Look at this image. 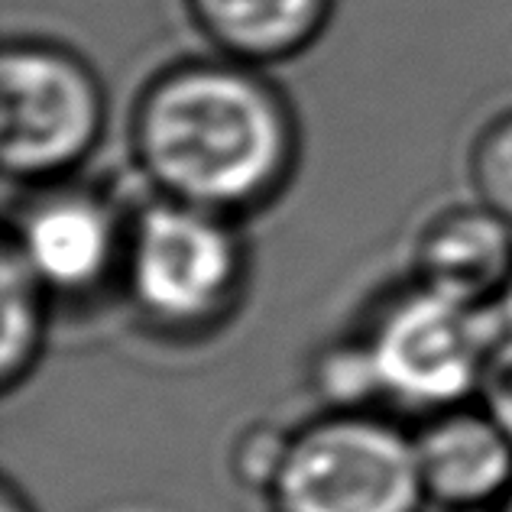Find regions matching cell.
<instances>
[{
	"mask_svg": "<svg viewBox=\"0 0 512 512\" xmlns=\"http://www.w3.org/2000/svg\"><path fill=\"white\" fill-rule=\"evenodd\" d=\"M299 153L279 85L218 52L159 69L130 111V159L150 192L237 221L286 192Z\"/></svg>",
	"mask_w": 512,
	"mask_h": 512,
	"instance_id": "6da1fadb",
	"label": "cell"
},
{
	"mask_svg": "<svg viewBox=\"0 0 512 512\" xmlns=\"http://www.w3.org/2000/svg\"><path fill=\"white\" fill-rule=\"evenodd\" d=\"M247 279L250 250L237 218L159 195L130 208L120 289L159 338L195 341L227 325Z\"/></svg>",
	"mask_w": 512,
	"mask_h": 512,
	"instance_id": "7a4b0ae2",
	"label": "cell"
},
{
	"mask_svg": "<svg viewBox=\"0 0 512 512\" xmlns=\"http://www.w3.org/2000/svg\"><path fill=\"white\" fill-rule=\"evenodd\" d=\"M269 512H425L415 438L376 409H325L289 428Z\"/></svg>",
	"mask_w": 512,
	"mask_h": 512,
	"instance_id": "3957f363",
	"label": "cell"
},
{
	"mask_svg": "<svg viewBox=\"0 0 512 512\" xmlns=\"http://www.w3.org/2000/svg\"><path fill=\"white\" fill-rule=\"evenodd\" d=\"M7 182L36 188L72 179L107 130V91L94 65L62 43L10 36L0 59Z\"/></svg>",
	"mask_w": 512,
	"mask_h": 512,
	"instance_id": "277c9868",
	"label": "cell"
},
{
	"mask_svg": "<svg viewBox=\"0 0 512 512\" xmlns=\"http://www.w3.org/2000/svg\"><path fill=\"white\" fill-rule=\"evenodd\" d=\"M360 341L380 399L422 419L480 399L493 360L490 308L457 302L419 282L389 295Z\"/></svg>",
	"mask_w": 512,
	"mask_h": 512,
	"instance_id": "5b68a950",
	"label": "cell"
},
{
	"mask_svg": "<svg viewBox=\"0 0 512 512\" xmlns=\"http://www.w3.org/2000/svg\"><path fill=\"white\" fill-rule=\"evenodd\" d=\"M10 214L4 247L30 269L52 302H78L120 286L130 211L91 185L72 179L26 188Z\"/></svg>",
	"mask_w": 512,
	"mask_h": 512,
	"instance_id": "8992f818",
	"label": "cell"
},
{
	"mask_svg": "<svg viewBox=\"0 0 512 512\" xmlns=\"http://www.w3.org/2000/svg\"><path fill=\"white\" fill-rule=\"evenodd\" d=\"M412 438L428 506L483 512L512 490V435L480 399L425 415Z\"/></svg>",
	"mask_w": 512,
	"mask_h": 512,
	"instance_id": "52a82bcc",
	"label": "cell"
},
{
	"mask_svg": "<svg viewBox=\"0 0 512 512\" xmlns=\"http://www.w3.org/2000/svg\"><path fill=\"white\" fill-rule=\"evenodd\" d=\"M412 282L457 302H496L512 286V224L477 198L441 208L412 244Z\"/></svg>",
	"mask_w": 512,
	"mask_h": 512,
	"instance_id": "ba28073f",
	"label": "cell"
},
{
	"mask_svg": "<svg viewBox=\"0 0 512 512\" xmlns=\"http://www.w3.org/2000/svg\"><path fill=\"white\" fill-rule=\"evenodd\" d=\"M211 52L237 62H289L318 43L338 0H182Z\"/></svg>",
	"mask_w": 512,
	"mask_h": 512,
	"instance_id": "9c48e42d",
	"label": "cell"
},
{
	"mask_svg": "<svg viewBox=\"0 0 512 512\" xmlns=\"http://www.w3.org/2000/svg\"><path fill=\"white\" fill-rule=\"evenodd\" d=\"M0 308H4L0 389H4V396H13L43 360L52 295L30 276V269L17 260L10 247L0 253Z\"/></svg>",
	"mask_w": 512,
	"mask_h": 512,
	"instance_id": "30bf717a",
	"label": "cell"
},
{
	"mask_svg": "<svg viewBox=\"0 0 512 512\" xmlns=\"http://www.w3.org/2000/svg\"><path fill=\"white\" fill-rule=\"evenodd\" d=\"M467 179L480 205L512 224V111L496 114L470 143Z\"/></svg>",
	"mask_w": 512,
	"mask_h": 512,
	"instance_id": "8fae6325",
	"label": "cell"
},
{
	"mask_svg": "<svg viewBox=\"0 0 512 512\" xmlns=\"http://www.w3.org/2000/svg\"><path fill=\"white\" fill-rule=\"evenodd\" d=\"M286 441H289V428L273 422L250 425L231 448V470L240 487L260 493L263 500V493L269 490V483H273L282 464V454H286Z\"/></svg>",
	"mask_w": 512,
	"mask_h": 512,
	"instance_id": "7c38bea8",
	"label": "cell"
},
{
	"mask_svg": "<svg viewBox=\"0 0 512 512\" xmlns=\"http://www.w3.org/2000/svg\"><path fill=\"white\" fill-rule=\"evenodd\" d=\"M490 321H493V360L480 402L512 435V286L490 305Z\"/></svg>",
	"mask_w": 512,
	"mask_h": 512,
	"instance_id": "4fadbf2b",
	"label": "cell"
},
{
	"mask_svg": "<svg viewBox=\"0 0 512 512\" xmlns=\"http://www.w3.org/2000/svg\"><path fill=\"white\" fill-rule=\"evenodd\" d=\"M0 512H36V509L23 496V490L17 487V483L4 480V490H0Z\"/></svg>",
	"mask_w": 512,
	"mask_h": 512,
	"instance_id": "5bb4252c",
	"label": "cell"
},
{
	"mask_svg": "<svg viewBox=\"0 0 512 512\" xmlns=\"http://www.w3.org/2000/svg\"><path fill=\"white\" fill-rule=\"evenodd\" d=\"M490 512H512V490H509V493L503 496V500H500V503H496V506H493Z\"/></svg>",
	"mask_w": 512,
	"mask_h": 512,
	"instance_id": "9a60e30c",
	"label": "cell"
},
{
	"mask_svg": "<svg viewBox=\"0 0 512 512\" xmlns=\"http://www.w3.org/2000/svg\"><path fill=\"white\" fill-rule=\"evenodd\" d=\"M483 512H490V509H483Z\"/></svg>",
	"mask_w": 512,
	"mask_h": 512,
	"instance_id": "2e32d148",
	"label": "cell"
}]
</instances>
